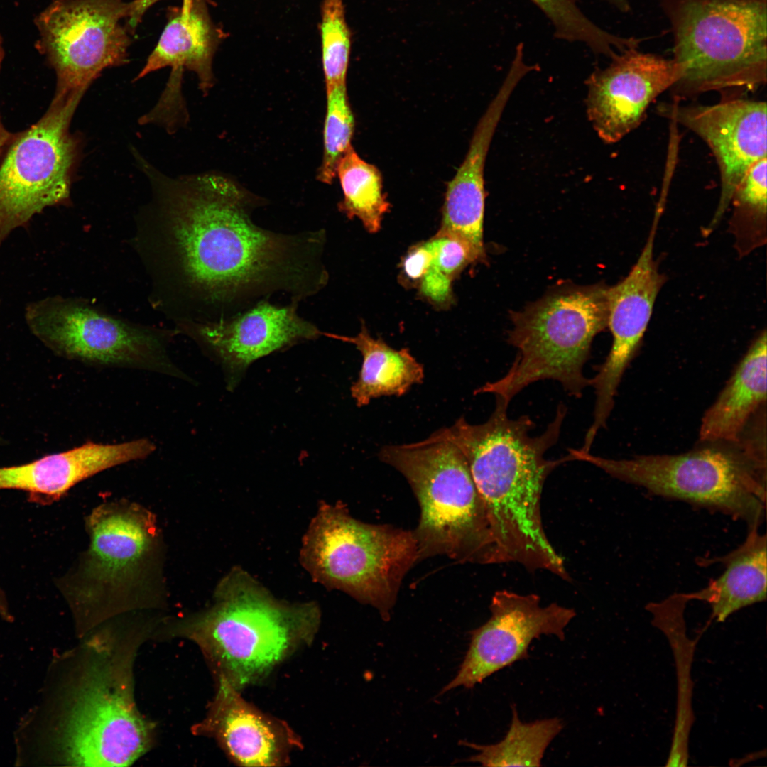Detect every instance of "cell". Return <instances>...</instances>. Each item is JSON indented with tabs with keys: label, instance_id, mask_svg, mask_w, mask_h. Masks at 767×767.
I'll return each mask as SVG.
<instances>
[{
	"label": "cell",
	"instance_id": "52a82bcc",
	"mask_svg": "<svg viewBox=\"0 0 767 767\" xmlns=\"http://www.w3.org/2000/svg\"><path fill=\"white\" fill-rule=\"evenodd\" d=\"M584 461L649 494L719 512L759 528L766 509V449L743 438L735 447H712L680 455L616 459L570 449Z\"/></svg>",
	"mask_w": 767,
	"mask_h": 767
},
{
	"label": "cell",
	"instance_id": "2e32d148",
	"mask_svg": "<svg viewBox=\"0 0 767 767\" xmlns=\"http://www.w3.org/2000/svg\"><path fill=\"white\" fill-rule=\"evenodd\" d=\"M611 60L586 81L588 119L606 143L619 141L637 128L653 101L679 79L673 59L641 52L638 46L618 52Z\"/></svg>",
	"mask_w": 767,
	"mask_h": 767
},
{
	"label": "cell",
	"instance_id": "30bf717a",
	"mask_svg": "<svg viewBox=\"0 0 767 767\" xmlns=\"http://www.w3.org/2000/svg\"><path fill=\"white\" fill-rule=\"evenodd\" d=\"M300 561L312 579L377 609L388 620L401 582L419 561L413 532L354 518L322 502L303 538Z\"/></svg>",
	"mask_w": 767,
	"mask_h": 767
},
{
	"label": "cell",
	"instance_id": "9a60e30c",
	"mask_svg": "<svg viewBox=\"0 0 767 767\" xmlns=\"http://www.w3.org/2000/svg\"><path fill=\"white\" fill-rule=\"evenodd\" d=\"M663 208L658 207L646 244L626 277L608 288V324L612 334L609 353L589 379L594 389V419L597 431L606 426L622 376L634 357L663 283L653 258L654 240Z\"/></svg>",
	"mask_w": 767,
	"mask_h": 767
},
{
	"label": "cell",
	"instance_id": "4dcf8cb0",
	"mask_svg": "<svg viewBox=\"0 0 767 767\" xmlns=\"http://www.w3.org/2000/svg\"><path fill=\"white\" fill-rule=\"evenodd\" d=\"M433 256L430 239L413 246L401 263V276L403 284L418 288L430 265Z\"/></svg>",
	"mask_w": 767,
	"mask_h": 767
},
{
	"label": "cell",
	"instance_id": "44dd1931",
	"mask_svg": "<svg viewBox=\"0 0 767 767\" xmlns=\"http://www.w3.org/2000/svg\"><path fill=\"white\" fill-rule=\"evenodd\" d=\"M217 41L216 29L204 0H192L188 10L176 9L170 13L157 45L136 80L170 67V76L161 96L168 102H179L183 99V72L187 69L197 75L200 88L207 92L213 82L212 62Z\"/></svg>",
	"mask_w": 767,
	"mask_h": 767
},
{
	"label": "cell",
	"instance_id": "d6a6232c",
	"mask_svg": "<svg viewBox=\"0 0 767 767\" xmlns=\"http://www.w3.org/2000/svg\"><path fill=\"white\" fill-rule=\"evenodd\" d=\"M14 134L9 131L4 126L0 117V158Z\"/></svg>",
	"mask_w": 767,
	"mask_h": 767
},
{
	"label": "cell",
	"instance_id": "cb8c5ba5",
	"mask_svg": "<svg viewBox=\"0 0 767 767\" xmlns=\"http://www.w3.org/2000/svg\"><path fill=\"white\" fill-rule=\"evenodd\" d=\"M322 335L352 344L361 352V367L350 388L359 407L383 396H403L423 380V366L408 349L396 350L381 338H373L364 325L355 337L327 332Z\"/></svg>",
	"mask_w": 767,
	"mask_h": 767
},
{
	"label": "cell",
	"instance_id": "ba28073f",
	"mask_svg": "<svg viewBox=\"0 0 767 767\" xmlns=\"http://www.w3.org/2000/svg\"><path fill=\"white\" fill-rule=\"evenodd\" d=\"M608 288L565 285L523 311L513 312L508 341L518 354L504 376L486 383L474 393H492L509 404L530 384L551 379L580 398L589 386L583 368L591 344L607 327Z\"/></svg>",
	"mask_w": 767,
	"mask_h": 767
},
{
	"label": "cell",
	"instance_id": "277c9868",
	"mask_svg": "<svg viewBox=\"0 0 767 767\" xmlns=\"http://www.w3.org/2000/svg\"><path fill=\"white\" fill-rule=\"evenodd\" d=\"M214 599L210 608L161 631L195 643L217 678L238 690L261 680L311 642L320 621L317 604L279 601L239 567L219 581Z\"/></svg>",
	"mask_w": 767,
	"mask_h": 767
},
{
	"label": "cell",
	"instance_id": "5bb4252c",
	"mask_svg": "<svg viewBox=\"0 0 767 767\" xmlns=\"http://www.w3.org/2000/svg\"><path fill=\"white\" fill-rule=\"evenodd\" d=\"M540 601L535 594L495 592L489 619L471 632L459 669L440 695L459 686L472 688L493 673L528 658L531 643L541 635L564 640V630L575 616V610L556 603L543 606Z\"/></svg>",
	"mask_w": 767,
	"mask_h": 767
},
{
	"label": "cell",
	"instance_id": "83f0119b",
	"mask_svg": "<svg viewBox=\"0 0 767 767\" xmlns=\"http://www.w3.org/2000/svg\"><path fill=\"white\" fill-rule=\"evenodd\" d=\"M320 34L326 92L347 85L351 32L342 0H324Z\"/></svg>",
	"mask_w": 767,
	"mask_h": 767
},
{
	"label": "cell",
	"instance_id": "1f68e13d",
	"mask_svg": "<svg viewBox=\"0 0 767 767\" xmlns=\"http://www.w3.org/2000/svg\"><path fill=\"white\" fill-rule=\"evenodd\" d=\"M0 616L7 622H12L13 617L10 611L8 600L4 590L0 587Z\"/></svg>",
	"mask_w": 767,
	"mask_h": 767
},
{
	"label": "cell",
	"instance_id": "ac0fdd59",
	"mask_svg": "<svg viewBox=\"0 0 767 767\" xmlns=\"http://www.w3.org/2000/svg\"><path fill=\"white\" fill-rule=\"evenodd\" d=\"M298 303L278 306L263 300L227 318L193 322L189 333L222 364L228 387L233 388L258 359L322 335L317 326L298 315Z\"/></svg>",
	"mask_w": 767,
	"mask_h": 767
},
{
	"label": "cell",
	"instance_id": "3957f363",
	"mask_svg": "<svg viewBox=\"0 0 767 767\" xmlns=\"http://www.w3.org/2000/svg\"><path fill=\"white\" fill-rule=\"evenodd\" d=\"M496 397L494 410L483 423H469L463 417L447 428L468 464L483 500L498 555L499 563L516 562L528 570H547L570 579L563 558L544 531L540 501L548 476L570 461L545 458L557 443L567 414L563 404L546 430L531 436L535 423L528 415L513 419L507 403Z\"/></svg>",
	"mask_w": 767,
	"mask_h": 767
},
{
	"label": "cell",
	"instance_id": "9c48e42d",
	"mask_svg": "<svg viewBox=\"0 0 767 767\" xmlns=\"http://www.w3.org/2000/svg\"><path fill=\"white\" fill-rule=\"evenodd\" d=\"M684 93L766 82L767 0H663Z\"/></svg>",
	"mask_w": 767,
	"mask_h": 767
},
{
	"label": "cell",
	"instance_id": "836d02e7",
	"mask_svg": "<svg viewBox=\"0 0 767 767\" xmlns=\"http://www.w3.org/2000/svg\"><path fill=\"white\" fill-rule=\"evenodd\" d=\"M609 3L617 8L620 11L628 12L630 5L628 0H607Z\"/></svg>",
	"mask_w": 767,
	"mask_h": 767
},
{
	"label": "cell",
	"instance_id": "4fadbf2b",
	"mask_svg": "<svg viewBox=\"0 0 767 767\" xmlns=\"http://www.w3.org/2000/svg\"><path fill=\"white\" fill-rule=\"evenodd\" d=\"M26 322L47 347L90 366L150 371L188 380L170 358L163 338L60 296L29 303Z\"/></svg>",
	"mask_w": 767,
	"mask_h": 767
},
{
	"label": "cell",
	"instance_id": "f1b7e54d",
	"mask_svg": "<svg viewBox=\"0 0 767 767\" xmlns=\"http://www.w3.org/2000/svg\"><path fill=\"white\" fill-rule=\"evenodd\" d=\"M324 125V153L318 180L330 184L336 176L337 164L352 146L354 119L348 100L347 85L327 92Z\"/></svg>",
	"mask_w": 767,
	"mask_h": 767
},
{
	"label": "cell",
	"instance_id": "d590c367",
	"mask_svg": "<svg viewBox=\"0 0 767 767\" xmlns=\"http://www.w3.org/2000/svg\"><path fill=\"white\" fill-rule=\"evenodd\" d=\"M192 0H183V5L182 9L183 10H187L190 8Z\"/></svg>",
	"mask_w": 767,
	"mask_h": 767
},
{
	"label": "cell",
	"instance_id": "e0dca14e",
	"mask_svg": "<svg viewBox=\"0 0 767 767\" xmlns=\"http://www.w3.org/2000/svg\"><path fill=\"white\" fill-rule=\"evenodd\" d=\"M766 103L742 98L714 105L673 106L662 114L699 136L712 150L720 172L721 192L710 232L730 203L749 168L766 158Z\"/></svg>",
	"mask_w": 767,
	"mask_h": 767
},
{
	"label": "cell",
	"instance_id": "7c38bea8",
	"mask_svg": "<svg viewBox=\"0 0 767 767\" xmlns=\"http://www.w3.org/2000/svg\"><path fill=\"white\" fill-rule=\"evenodd\" d=\"M156 0H54L34 18L35 47L56 75L55 92L86 91L107 67L126 62L125 18Z\"/></svg>",
	"mask_w": 767,
	"mask_h": 767
},
{
	"label": "cell",
	"instance_id": "603a6c76",
	"mask_svg": "<svg viewBox=\"0 0 767 767\" xmlns=\"http://www.w3.org/2000/svg\"><path fill=\"white\" fill-rule=\"evenodd\" d=\"M744 542L719 557L724 570L703 589L684 592L689 601L705 602L711 607V619L723 622L737 611L766 599L767 539L759 528L747 529Z\"/></svg>",
	"mask_w": 767,
	"mask_h": 767
},
{
	"label": "cell",
	"instance_id": "7a4b0ae2",
	"mask_svg": "<svg viewBox=\"0 0 767 767\" xmlns=\"http://www.w3.org/2000/svg\"><path fill=\"white\" fill-rule=\"evenodd\" d=\"M102 626L50 664L42 700L17 731L18 764L126 766L150 749L153 724L137 709L133 667L151 631Z\"/></svg>",
	"mask_w": 767,
	"mask_h": 767
},
{
	"label": "cell",
	"instance_id": "6da1fadb",
	"mask_svg": "<svg viewBox=\"0 0 767 767\" xmlns=\"http://www.w3.org/2000/svg\"><path fill=\"white\" fill-rule=\"evenodd\" d=\"M150 171L165 193L189 281L227 317L277 292L298 303L327 284L322 230L290 234L256 225L252 197L226 177L175 180Z\"/></svg>",
	"mask_w": 767,
	"mask_h": 767
},
{
	"label": "cell",
	"instance_id": "5b68a950",
	"mask_svg": "<svg viewBox=\"0 0 767 767\" xmlns=\"http://www.w3.org/2000/svg\"><path fill=\"white\" fill-rule=\"evenodd\" d=\"M88 549L59 581L80 638L121 614L162 597V541L154 515L126 501L101 504L86 519Z\"/></svg>",
	"mask_w": 767,
	"mask_h": 767
},
{
	"label": "cell",
	"instance_id": "d6986e66",
	"mask_svg": "<svg viewBox=\"0 0 767 767\" xmlns=\"http://www.w3.org/2000/svg\"><path fill=\"white\" fill-rule=\"evenodd\" d=\"M217 693L207 716L195 732L214 739L238 765L280 766L300 746L284 722L268 717L248 703L238 690L217 678Z\"/></svg>",
	"mask_w": 767,
	"mask_h": 767
},
{
	"label": "cell",
	"instance_id": "e575fe53",
	"mask_svg": "<svg viewBox=\"0 0 767 767\" xmlns=\"http://www.w3.org/2000/svg\"><path fill=\"white\" fill-rule=\"evenodd\" d=\"M4 56H5V52H4V42H3V38H2V37H1V36L0 34V70H1V66H2V63H3V61H4Z\"/></svg>",
	"mask_w": 767,
	"mask_h": 767
},
{
	"label": "cell",
	"instance_id": "ffe728a7",
	"mask_svg": "<svg viewBox=\"0 0 767 767\" xmlns=\"http://www.w3.org/2000/svg\"><path fill=\"white\" fill-rule=\"evenodd\" d=\"M513 91L510 84L503 83L479 119L465 158L447 184L442 224L436 234L459 241L478 261L486 258L483 242L484 164L496 128Z\"/></svg>",
	"mask_w": 767,
	"mask_h": 767
},
{
	"label": "cell",
	"instance_id": "8992f818",
	"mask_svg": "<svg viewBox=\"0 0 767 767\" xmlns=\"http://www.w3.org/2000/svg\"><path fill=\"white\" fill-rule=\"evenodd\" d=\"M380 459L406 479L420 508L413 531L420 560L445 555L459 562L499 563L484 504L447 428L414 443L386 445Z\"/></svg>",
	"mask_w": 767,
	"mask_h": 767
},
{
	"label": "cell",
	"instance_id": "7402d4cb",
	"mask_svg": "<svg viewBox=\"0 0 767 767\" xmlns=\"http://www.w3.org/2000/svg\"><path fill=\"white\" fill-rule=\"evenodd\" d=\"M766 332L752 343L702 419L700 439L737 444L750 419L766 401Z\"/></svg>",
	"mask_w": 767,
	"mask_h": 767
},
{
	"label": "cell",
	"instance_id": "f546056e",
	"mask_svg": "<svg viewBox=\"0 0 767 767\" xmlns=\"http://www.w3.org/2000/svg\"><path fill=\"white\" fill-rule=\"evenodd\" d=\"M767 158L754 163L738 185L733 199L765 215L767 205Z\"/></svg>",
	"mask_w": 767,
	"mask_h": 767
},
{
	"label": "cell",
	"instance_id": "484cf974",
	"mask_svg": "<svg viewBox=\"0 0 767 767\" xmlns=\"http://www.w3.org/2000/svg\"><path fill=\"white\" fill-rule=\"evenodd\" d=\"M336 175L343 192L339 210L351 219L358 218L369 233L377 232L390 207L379 170L351 146L339 160Z\"/></svg>",
	"mask_w": 767,
	"mask_h": 767
},
{
	"label": "cell",
	"instance_id": "4316f807",
	"mask_svg": "<svg viewBox=\"0 0 767 767\" xmlns=\"http://www.w3.org/2000/svg\"><path fill=\"white\" fill-rule=\"evenodd\" d=\"M430 240L433 251L432 261L418 288L420 295L428 301L438 307H445L453 300L454 278L477 259L467 246L457 239L435 235Z\"/></svg>",
	"mask_w": 767,
	"mask_h": 767
},
{
	"label": "cell",
	"instance_id": "8fae6325",
	"mask_svg": "<svg viewBox=\"0 0 767 767\" xmlns=\"http://www.w3.org/2000/svg\"><path fill=\"white\" fill-rule=\"evenodd\" d=\"M85 91L55 93L43 116L14 134L0 158V248L16 229L28 227L48 207L63 205L79 156L70 131Z\"/></svg>",
	"mask_w": 767,
	"mask_h": 767
},
{
	"label": "cell",
	"instance_id": "d4e9b609",
	"mask_svg": "<svg viewBox=\"0 0 767 767\" xmlns=\"http://www.w3.org/2000/svg\"><path fill=\"white\" fill-rule=\"evenodd\" d=\"M562 728L557 717L523 722L513 706L510 728L500 742L480 745L461 741L460 744L477 750L478 754L467 761L483 766H540L547 747Z\"/></svg>",
	"mask_w": 767,
	"mask_h": 767
}]
</instances>
